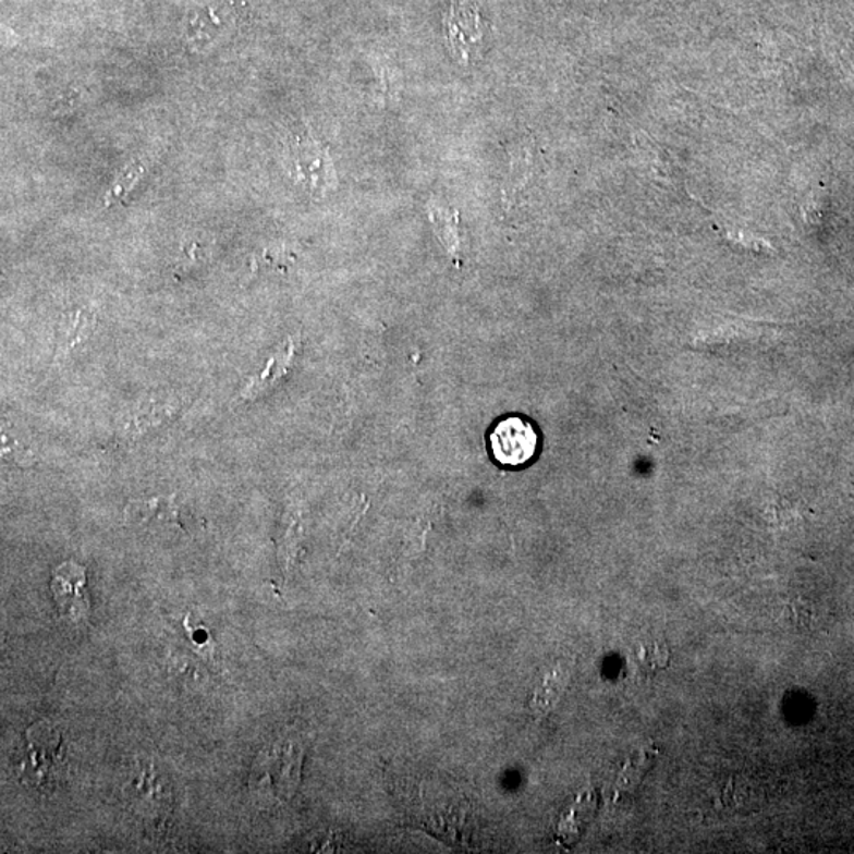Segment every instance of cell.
I'll return each mask as SVG.
<instances>
[{
  "label": "cell",
  "instance_id": "6da1fadb",
  "mask_svg": "<svg viewBox=\"0 0 854 854\" xmlns=\"http://www.w3.org/2000/svg\"><path fill=\"white\" fill-rule=\"evenodd\" d=\"M26 751L20 761L21 780L37 790L56 789L66 777L69 759L64 736L56 724H34L26 733Z\"/></svg>",
  "mask_w": 854,
  "mask_h": 854
},
{
  "label": "cell",
  "instance_id": "7a4b0ae2",
  "mask_svg": "<svg viewBox=\"0 0 854 854\" xmlns=\"http://www.w3.org/2000/svg\"><path fill=\"white\" fill-rule=\"evenodd\" d=\"M300 748L293 744L274 745L258 755L251 777V789L261 800L285 801L295 794L301 776Z\"/></svg>",
  "mask_w": 854,
  "mask_h": 854
},
{
  "label": "cell",
  "instance_id": "3957f363",
  "mask_svg": "<svg viewBox=\"0 0 854 854\" xmlns=\"http://www.w3.org/2000/svg\"><path fill=\"white\" fill-rule=\"evenodd\" d=\"M493 461L505 468H520L537 456L540 436L528 419L520 415L499 419L488 436Z\"/></svg>",
  "mask_w": 854,
  "mask_h": 854
},
{
  "label": "cell",
  "instance_id": "277c9868",
  "mask_svg": "<svg viewBox=\"0 0 854 854\" xmlns=\"http://www.w3.org/2000/svg\"><path fill=\"white\" fill-rule=\"evenodd\" d=\"M51 589L56 603L70 618H82L89 608L86 594V573L78 563H61L52 573Z\"/></svg>",
  "mask_w": 854,
  "mask_h": 854
},
{
  "label": "cell",
  "instance_id": "5b68a950",
  "mask_svg": "<svg viewBox=\"0 0 854 854\" xmlns=\"http://www.w3.org/2000/svg\"><path fill=\"white\" fill-rule=\"evenodd\" d=\"M293 160H295L297 178L303 182H310L309 187L314 191H327L329 181V170L327 154L324 152L313 139H297L293 146Z\"/></svg>",
  "mask_w": 854,
  "mask_h": 854
},
{
  "label": "cell",
  "instance_id": "8992f818",
  "mask_svg": "<svg viewBox=\"0 0 854 854\" xmlns=\"http://www.w3.org/2000/svg\"><path fill=\"white\" fill-rule=\"evenodd\" d=\"M129 785H131V800H135V803L138 804L139 807L145 808L143 815H146V810H148L149 818L150 805L156 808V815L159 820L160 818H163L164 815L170 814L171 797H173V794L167 789V785H164L160 776H157L154 771H146V769H143L138 782H135V780L132 779V782L129 783Z\"/></svg>",
  "mask_w": 854,
  "mask_h": 854
},
{
  "label": "cell",
  "instance_id": "52a82bcc",
  "mask_svg": "<svg viewBox=\"0 0 854 854\" xmlns=\"http://www.w3.org/2000/svg\"><path fill=\"white\" fill-rule=\"evenodd\" d=\"M94 327H96V317L93 314L80 310L65 315L56 334V356L65 355L73 346L82 344Z\"/></svg>",
  "mask_w": 854,
  "mask_h": 854
},
{
  "label": "cell",
  "instance_id": "ba28073f",
  "mask_svg": "<svg viewBox=\"0 0 854 854\" xmlns=\"http://www.w3.org/2000/svg\"><path fill=\"white\" fill-rule=\"evenodd\" d=\"M127 517L139 521V523H149L152 520L176 521L178 510L174 505V496L168 497V499L156 497V499L136 500L129 505Z\"/></svg>",
  "mask_w": 854,
  "mask_h": 854
}]
</instances>
